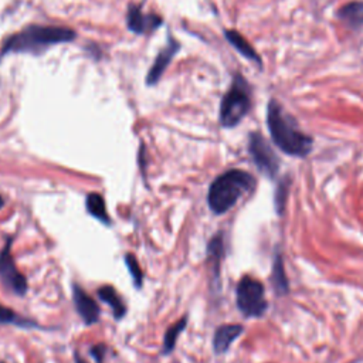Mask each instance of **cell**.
Segmentation results:
<instances>
[{
  "instance_id": "cell-1",
  "label": "cell",
  "mask_w": 363,
  "mask_h": 363,
  "mask_svg": "<svg viewBox=\"0 0 363 363\" xmlns=\"http://www.w3.org/2000/svg\"><path fill=\"white\" fill-rule=\"evenodd\" d=\"M267 125L272 142L286 155L305 157L312 150L313 140L301 132L295 123L285 115L281 105L271 99L267 108Z\"/></svg>"
},
{
  "instance_id": "cell-2",
  "label": "cell",
  "mask_w": 363,
  "mask_h": 363,
  "mask_svg": "<svg viewBox=\"0 0 363 363\" xmlns=\"http://www.w3.org/2000/svg\"><path fill=\"white\" fill-rule=\"evenodd\" d=\"M255 179L245 170L231 169L220 174L210 184L207 201L214 214H223L228 211L241 196L252 190Z\"/></svg>"
},
{
  "instance_id": "cell-3",
  "label": "cell",
  "mask_w": 363,
  "mask_h": 363,
  "mask_svg": "<svg viewBox=\"0 0 363 363\" xmlns=\"http://www.w3.org/2000/svg\"><path fill=\"white\" fill-rule=\"evenodd\" d=\"M75 33L67 27L28 26L23 31L11 35L3 47L4 52H40L44 48L71 41Z\"/></svg>"
},
{
  "instance_id": "cell-4",
  "label": "cell",
  "mask_w": 363,
  "mask_h": 363,
  "mask_svg": "<svg viewBox=\"0 0 363 363\" xmlns=\"http://www.w3.org/2000/svg\"><path fill=\"white\" fill-rule=\"evenodd\" d=\"M251 106L250 86L241 75H235L220 105V123L224 128L237 126Z\"/></svg>"
},
{
  "instance_id": "cell-5",
  "label": "cell",
  "mask_w": 363,
  "mask_h": 363,
  "mask_svg": "<svg viewBox=\"0 0 363 363\" xmlns=\"http://www.w3.org/2000/svg\"><path fill=\"white\" fill-rule=\"evenodd\" d=\"M237 306L245 318H259L267 311V299L264 285L252 278L242 277L235 291Z\"/></svg>"
},
{
  "instance_id": "cell-6",
  "label": "cell",
  "mask_w": 363,
  "mask_h": 363,
  "mask_svg": "<svg viewBox=\"0 0 363 363\" xmlns=\"http://www.w3.org/2000/svg\"><path fill=\"white\" fill-rule=\"evenodd\" d=\"M248 150L254 163L264 174H267L268 177H274L278 173L279 159L275 155L271 145L268 143V140L261 133L252 132L250 135Z\"/></svg>"
},
{
  "instance_id": "cell-7",
  "label": "cell",
  "mask_w": 363,
  "mask_h": 363,
  "mask_svg": "<svg viewBox=\"0 0 363 363\" xmlns=\"http://www.w3.org/2000/svg\"><path fill=\"white\" fill-rule=\"evenodd\" d=\"M10 248H11V238L7 240L3 250L0 251V281L9 291L23 296L28 289V284L26 277L17 269Z\"/></svg>"
},
{
  "instance_id": "cell-8",
  "label": "cell",
  "mask_w": 363,
  "mask_h": 363,
  "mask_svg": "<svg viewBox=\"0 0 363 363\" xmlns=\"http://www.w3.org/2000/svg\"><path fill=\"white\" fill-rule=\"evenodd\" d=\"M72 299L75 309L85 325H94L99 319V306L98 303L78 285H72Z\"/></svg>"
},
{
  "instance_id": "cell-9",
  "label": "cell",
  "mask_w": 363,
  "mask_h": 363,
  "mask_svg": "<svg viewBox=\"0 0 363 363\" xmlns=\"http://www.w3.org/2000/svg\"><path fill=\"white\" fill-rule=\"evenodd\" d=\"M126 21H128L129 30L138 34L149 33L162 24V18L159 16L143 14L138 6H129Z\"/></svg>"
},
{
  "instance_id": "cell-10",
  "label": "cell",
  "mask_w": 363,
  "mask_h": 363,
  "mask_svg": "<svg viewBox=\"0 0 363 363\" xmlns=\"http://www.w3.org/2000/svg\"><path fill=\"white\" fill-rule=\"evenodd\" d=\"M177 50H179V44H177L176 41H173L172 38H169L167 45L159 52V55L156 57L155 62L152 64V67H150V69H149V72H147L146 82H147L149 85L156 84V82L160 79L162 74L164 72V69H166L167 65L170 64V61H172V58H173V55L176 54Z\"/></svg>"
},
{
  "instance_id": "cell-11",
  "label": "cell",
  "mask_w": 363,
  "mask_h": 363,
  "mask_svg": "<svg viewBox=\"0 0 363 363\" xmlns=\"http://www.w3.org/2000/svg\"><path fill=\"white\" fill-rule=\"evenodd\" d=\"M242 333V326L237 323H228V325H221L216 329L214 336H213V349L217 354L225 353L231 343Z\"/></svg>"
},
{
  "instance_id": "cell-12",
  "label": "cell",
  "mask_w": 363,
  "mask_h": 363,
  "mask_svg": "<svg viewBox=\"0 0 363 363\" xmlns=\"http://www.w3.org/2000/svg\"><path fill=\"white\" fill-rule=\"evenodd\" d=\"M340 21L350 27L352 30H359L363 27V1L356 0L346 3L340 7L337 13Z\"/></svg>"
},
{
  "instance_id": "cell-13",
  "label": "cell",
  "mask_w": 363,
  "mask_h": 363,
  "mask_svg": "<svg viewBox=\"0 0 363 363\" xmlns=\"http://www.w3.org/2000/svg\"><path fill=\"white\" fill-rule=\"evenodd\" d=\"M98 298L111 306L115 319H122L125 316L126 305L123 303L122 298L119 296V294L115 291L113 286L111 285L101 286L98 289Z\"/></svg>"
},
{
  "instance_id": "cell-14",
  "label": "cell",
  "mask_w": 363,
  "mask_h": 363,
  "mask_svg": "<svg viewBox=\"0 0 363 363\" xmlns=\"http://www.w3.org/2000/svg\"><path fill=\"white\" fill-rule=\"evenodd\" d=\"M225 38L228 40V43L242 55V57H245L247 60H251V61H254L255 64H258V65H261L262 62H261V58L258 57V54H257V51L251 47V44L240 34V33H237V31H234V30H225Z\"/></svg>"
},
{
  "instance_id": "cell-15",
  "label": "cell",
  "mask_w": 363,
  "mask_h": 363,
  "mask_svg": "<svg viewBox=\"0 0 363 363\" xmlns=\"http://www.w3.org/2000/svg\"><path fill=\"white\" fill-rule=\"evenodd\" d=\"M224 255V244H223V235L217 234L214 235L207 245V261L210 264V269L213 272L214 279H218L220 274V264Z\"/></svg>"
},
{
  "instance_id": "cell-16",
  "label": "cell",
  "mask_w": 363,
  "mask_h": 363,
  "mask_svg": "<svg viewBox=\"0 0 363 363\" xmlns=\"http://www.w3.org/2000/svg\"><path fill=\"white\" fill-rule=\"evenodd\" d=\"M85 204H86V210L88 213L95 217L96 220H99L101 223L104 224H109L111 223V218L108 216V211H106V204H105V200L101 194L98 193H89L86 196V200H85Z\"/></svg>"
},
{
  "instance_id": "cell-17",
  "label": "cell",
  "mask_w": 363,
  "mask_h": 363,
  "mask_svg": "<svg viewBox=\"0 0 363 363\" xmlns=\"http://www.w3.org/2000/svg\"><path fill=\"white\" fill-rule=\"evenodd\" d=\"M271 277H272L271 281H272V285H274L277 294H279V295L286 294L288 292V279H286L285 269H284V262H282V258H281L279 254L275 255Z\"/></svg>"
},
{
  "instance_id": "cell-18",
  "label": "cell",
  "mask_w": 363,
  "mask_h": 363,
  "mask_svg": "<svg viewBox=\"0 0 363 363\" xmlns=\"http://www.w3.org/2000/svg\"><path fill=\"white\" fill-rule=\"evenodd\" d=\"M187 325V316H183L180 320L174 322L164 333V337H163V353L164 354H169L174 346H176V342L179 339V335L182 333V330L186 328Z\"/></svg>"
},
{
  "instance_id": "cell-19",
  "label": "cell",
  "mask_w": 363,
  "mask_h": 363,
  "mask_svg": "<svg viewBox=\"0 0 363 363\" xmlns=\"http://www.w3.org/2000/svg\"><path fill=\"white\" fill-rule=\"evenodd\" d=\"M0 323H11V325H17V326H37L33 322L18 316L14 311H11L10 308H6L4 305L0 303Z\"/></svg>"
},
{
  "instance_id": "cell-20",
  "label": "cell",
  "mask_w": 363,
  "mask_h": 363,
  "mask_svg": "<svg viewBox=\"0 0 363 363\" xmlns=\"http://www.w3.org/2000/svg\"><path fill=\"white\" fill-rule=\"evenodd\" d=\"M125 264H126L128 271H129V274H130V277H132V281H133L135 288L139 289V288L142 286V284H143V274H142V269H140V267H139V264H138L135 255L128 252V254L125 255Z\"/></svg>"
},
{
  "instance_id": "cell-21",
  "label": "cell",
  "mask_w": 363,
  "mask_h": 363,
  "mask_svg": "<svg viewBox=\"0 0 363 363\" xmlns=\"http://www.w3.org/2000/svg\"><path fill=\"white\" fill-rule=\"evenodd\" d=\"M286 191H288V184L281 182V184L278 186L277 190V196H275V206L278 213H282V208L285 206V200H286Z\"/></svg>"
},
{
  "instance_id": "cell-22",
  "label": "cell",
  "mask_w": 363,
  "mask_h": 363,
  "mask_svg": "<svg viewBox=\"0 0 363 363\" xmlns=\"http://www.w3.org/2000/svg\"><path fill=\"white\" fill-rule=\"evenodd\" d=\"M105 353H106V347L104 345H95L91 349V356L96 360V363H102Z\"/></svg>"
},
{
  "instance_id": "cell-23",
  "label": "cell",
  "mask_w": 363,
  "mask_h": 363,
  "mask_svg": "<svg viewBox=\"0 0 363 363\" xmlns=\"http://www.w3.org/2000/svg\"><path fill=\"white\" fill-rule=\"evenodd\" d=\"M75 363H86V362H85V360H84V359H82V357L75 352Z\"/></svg>"
},
{
  "instance_id": "cell-24",
  "label": "cell",
  "mask_w": 363,
  "mask_h": 363,
  "mask_svg": "<svg viewBox=\"0 0 363 363\" xmlns=\"http://www.w3.org/2000/svg\"><path fill=\"white\" fill-rule=\"evenodd\" d=\"M4 206V199L0 196V208Z\"/></svg>"
}]
</instances>
